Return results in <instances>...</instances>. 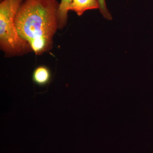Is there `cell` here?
<instances>
[{
	"mask_svg": "<svg viewBox=\"0 0 153 153\" xmlns=\"http://www.w3.org/2000/svg\"><path fill=\"white\" fill-rule=\"evenodd\" d=\"M100 11L103 17L108 20H112V16L106 7L105 0H97Z\"/></svg>",
	"mask_w": 153,
	"mask_h": 153,
	"instance_id": "obj_6",
	"label": "cell"
},
{
	"mask_svg": "<svg viewBox=\"0 0 153 153\" xmlns=\"http://www.w3.org/2000/svg\"><path fill=\"white\" fill-rule=\"evenodd\" d=\"M0 1H3V0H0Z\"/></svg>",
	"mask_w": 153,
	"mask_h": 153,
	"instance_id": "obj_7",
	"label": "cell"
},
{
	"mask_svg": "<svg viewBox=\"0 0 153 153\" xmlns=\"http://www.w3.org/2000/svg\"><path fill=\"white\" fill-rule=\"evenodd\" d=\"M57 0H24L15 18L19 36L40 55L52 49L58 29Z\"/></svg>",
	"mask_w": 153,
	"mask_h": 153,
	"instance_id": "obj_1",
	"label": "cell"
},
{
	"mask_svg": "<svg viewBox=\"0 0 153 153\" xmlns=\"http://www.w3.org/2000/svg\"><path fill=\"white\" fill-rule=\"evenodd\" d=\"M52 76L51 70L48 67L40 66L34 69L32 79L36 85L44 86L49 84L52 79Z\"/></svg>",
	"mask_w": 153,
	"mask_h": 153,
	"instance_id": "obj_4",
	"label": "cell"
},
{
	"mask_svg": "<svg viewBox=\"0 0 153 153\" xmlns=\"http://www.w3.org/2000/svg\"><path fill=\"white\" fill-rule=\"evenodd\" d=\"M24 0H3L0 3V48L6 57L22 56L33 52L19 36L15 18Z\"/></svg>",
	"mask_w": 153,
	"mask_h": 153,
	"instance_id": "obj_2",
	"label": "cell"
},
{
	"mask_svg": "<svg viewBox=\"0 0 153 153\" xmlns=\"http://www.w3.org/2000/svg\"><path fill=\"white\" fill-rule=\"evenodd\" d=\"M97 0H73L69 8V11L75 12L80 16L85 11L99 9Z\"/></svg>",
	"mask_w": 153,
	"mask_h": 153,
	"instance_id": "obj_3",
	"label": "cell"
},
{
	"mask_svg": "<svg viewBox=\"0 0 153 153\" xmlns=\"http://www.w3.org/2000/svg\"><path fill=\"white\" fill-rule=\"evenodd\" d=\"M73 0H61L58 10V30L66 27L68 22L69 8Z\"/></svg>",
	"mask_w": 153,
	"mask_h": 153,
	"instance_id": "obj_5",
	"label": "cell"
}]
</instances>
